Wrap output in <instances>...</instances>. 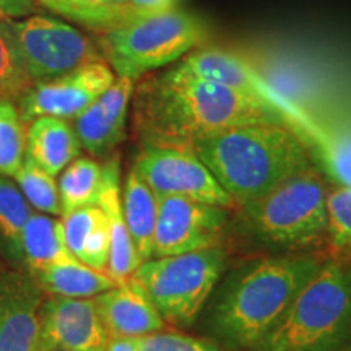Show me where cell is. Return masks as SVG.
Instances as JSON below:
<instances>
[{
    "label": "cell",
    "mask_w": 351,
    "mask_h": 351,
    "mask_svg": "<svg viewBox=\"0 0 351 351\" xmlns=\"http://www.w3.org/2000/svg\"><path fill=\"white\" fill-rule=\"evenodd\" d=\"M116 77L109 64L91 62L62 77L38 82L20 99V116L25 122L49 116L72 119L112 85Z\"/></svg>",
    "instance_id": "12"
},
{
    "label": "cell",
    "mask_w": 351,
    "mask_h": 351,
    "mask_svg": "<svg viewBox=\"0 0 351 351\" xmlns=\"http://www.w3.org/2000/svg\"><path fill=\"white\" fill-rule=\"evenodd\" d=\"M57 13L101 33L130 20L125 0H57Z\"/></svg>",
    "instance_id": "25"
},
{
    "label": "cell",
    "mask_w": 351,
    "mask_h": 351,
    "mask_svg": "<svg viewBox=\"0 0 351 351\" xmlns=\"http://www.w3.org/2000/svg\"><path fill=\"white\" fill-rule=\"evenodd\" d=\"M21 261L33 274L57 263L77 261L65 244L62 221L46 213H33L21 232Z\"/></svg>",
    "instance_id": "20"
},
{
    "label": "cell",
    "mask_w": 351,
    "mask_h": 351,
    "mask_svg": "<svg viewBox=\"0 0 351 351\" xmlns=\"http://www.w3.org/2000/svg\"><path fill=\"white\" fill-rule=\"evenodd\" d=\"M15 179L21 194L32 207L46 215H60L59 187L54 176L47 174L26 158L15 174Z\"/></svg>",
    "instance_id": "28"
},
{
    "label": "cell",
    "mask_w": 351,
    "mask_h": 351,
    "mask_svg": "<svg viewBox=\"0 0 351 351\" xmlns=\"http://www.w3.org/2000/svg\"><path fill=\"white\" fill-rule=\"evenodd\" d=\"M108 341L93 298L43 302L38 351H104Z\"/></svg>",
    "instance_id": "13"
},
{
    "label": "cell",
    "mask_w": 351,
    "mask_h": 351,
    "mask_svg": "<svg viewBox=\"0 0 351 351\" xmlns=\"http://www.w3.org/2000/svg\"><path fill=\"white\" fill-rule=\"evenodd\" d=\"M32 215V205L20 187L7 176H0V239L13 261H21V232Z\"/></svg>",
    "instance_id": "23"
},
{
    "label": "cell",
    "mask_w": 351,
    "mask_h": 351,
    "mask_svg": "<svg viewBox=\"0 0 351 351\" xmlns=\"http://www.w3.org/2000/svg\"><path fill=\"white\" fill-rule=\"evenodd\" d=\"M103 186V166L90 158H77L60 176L59 199L60 217L73 210L98 204Z\"/></svg>",
    "instance_id": "22"
},
{
    "label": "cell",
    "mask_w": 351,
    "mask_h": 351,
    "mask_svg": "<svg viewBox=\"0 0 351 351\" xmlns=\"http://www.w3.org/2000/svg\"><path fill=\"white\" fill-rule=\"evenodd\" d=\"M226 251L221 245L145 261L130 276L166 324L191 326L225 275Z\"/></svg>",
    "instance_id": "7"
},
{
    "label": "cell",
    "mask_w": 351,
    "mask_h": 351,
    "mask_svg": "<svg viewBox=\"0 0 351 351\" xmlns=\"http://www.w3.org/2000/svg\"><path fill=\"white\" fill-rule=\"evenodd\" d=\"M36 10L34 0H0V16L3 19H23Z\"/></svg>",
    "instance_id": "33"
},
{
    "label": "cell",
    "mask_w": 351,
    "mask_h": 351,
    "mask_svg": "<svg viewBox=\"0 0 351 351\" xmlns=\"http://www.w3.org/2000/svg\"><path fill=\"white\" fill-rule=\"evenodd\" d=\"M137 351H226L213 340L197 339L181 332H153L135 339Z\"/></svg>",
    "instance_id": "30"
},
{
    "label": "cell",
    "mask_w": 351,
    "mask_h": 351,
    "mask_svg": "<svg viewBox=\"0 0 351 351\" xmlns=\"http://www.w3.org/2000/svg\"><path fill=\"white\" fill-rule=\"evenodd\" d=\"M8 25L21 62L34 83L104 60L90 38L65 21L33 15L23 20L8 19Z\"/></svg>",
    "instance_id": "9"
},
{
    "label": "cell",
    "mask_w": 351,
    "mask_h": 351,
    "mask_svg": "<svg viewBox=\"0 0 351 351\" xmlns=\"http://www.w3.org/2000/svg\"><path fill=\"white\" fill-rule=\"evenodd\" d=\"M228 221V208L187 197H158L153 257L217 247Z\"/></svg>",
    "instance_id": "10"
},
{
    "label": "cell",
    "mask_w": 351,
    "mask_h": 351,
    "mask_svg": "<svg viewBox=\"0 0 351 351\" xmlns=\"http://www.w3.org/2000/svg\"><path fill=\"white\" fill-rule=\"evenodd\" d=\"M104 351H137L135 339H109Z\"/></svg>",
    "instance_id": "34"
},
{
    "label": "cell",
    "mask_w": 351,
    "mask_h": 351,
    "mask_svg": "<svg viewBox=\"0 0 351 351\" xmlns=\"http://www.w3.org/2000/svg\"><path fill=\"white\" fill-rule=\"evenodd\" d=\"M134 169L156 197H187L228 210L236 205L197 155L192 142L148 138Z\"/></svg>",
    "instance_id": "8"
},
{
    "label": "cell",
    "mask_w": 351,
    "mask_h": 351,
    "mask_svg": "<svg viewBox=\"0 0 351 351\" xmlns=\"http://www.w3.org/2000/svg\"><path fill=\"white\" fill-rule=\"evenodd\" d=\"M60 221H62L64 228L65 244H67L70 254L78 261L83 251V245L91 236V232L101 223L106 221V215L98 205H90V207L73 210L69 215H64Z\"/></svg>",
    "instance_id": "29"
},
{
    "label": "cell",
    "mask_w": 351,
    "mask_h": 351,
    "mask_svg": "<svg viewBox=\"0 0 351 351\" xmlns=\"http://www.w3.org/2000/svg\"><path fill=\"white\" fill-rule=\"evenodd\" d=\"M93 300L109 339H138L163 330L166 326L156 307L132 280Z\"/></svg>",
    "instance_id": "16"
},
{
    "label": "cell",
    "mask_w": 351,
    "mask_h": 351,
    "mask_svg": "<svg viewBox=\"0 0 351 351\" xmlns=\"http://www.w3.org/2000/svg\"><path fill=\"white\" fill-rule=\"evenodd\" d=\"M33 278L41 289H46L51 295L72 298V300L96 298L101 293L117 287V283L108 274L86 267L78 261L57 263L34 271Z\"/></svg>",
    "instance_id": "21"
},
{
    "label": "cell",
    "mask_w": 351,
    "mask_h": 351,
    "mask_svg": "<svg viewBox=\"0 0 351 351\" xmlns=\"http://www.w3.org/2000/svg\"><path fill=\"white\" fill-rule=\"evenodd\" d=\"M173 70L179 75L200 78V80L231 88L241 95L261 101L267 106L274 108L275 111L282 112L298 130H313V125L309 124L306 116H302L300 109H296V106H293L288 99H285L278 91L274 90L256 70L251 69V65L243 62L230 52L213 49V47L197 49L184 56L181 64L176 65Z\"/></svg>",
    "instance_id": "11"
},
{
    "label": "cell",
    "mask_w": 351,
    "mask_h": 351,
    "mask_svg": "<svg viewBox=\"0 0 351 351\" xmlns=\"http://www.w3.org/2000/svg\"><path fill=\"white\" fill-rule=\"evenodd\" d=\"M122 212L140 262L150 261L156 230L158 197L134 168L129 171L124 182Z\"/></svg>",
    "instance_id": "19"
},
{
    "label": "cell",
    "mask_w": 351,
    "mask_h": 351,
    "mask_svg": "<svg viewBox=\"0 0 351 351\" xmlns=\"http://www.w3.org/2000/svg\"><path fill=\"white\" fill-rule=\"evenodd\" d=\"M327 258L320 251L274 254L221 276L208 306L207 327L215 341L226 351H251Z\"/></svg>",
    "instance_id": "1"
},
{
    "label": "cell",
    "mask_w": 351,
    "mask_h": 351,
    "mask_svg": "<svg viewBox=\"0 0 351 351\" xmlns=\"http://www.w3.org/2000/svg\"><path fill=\"white\" fill-rule=\"evenodd\" d=\"M23 119L12 101H0V176L15 178L25 161Z\"/></svg>",
    "instance_id": "27"
},
{
    "label": "cell",
    "mask_w": 351,
    "mask_h": 351,
    "mask_svg": "<svg viewBox=\"0 0 351 351\" xmlns=\"http://www.w3.org/2000/svg\"><path fill=\"white\" fill-rule=\"evenodd\" d=\"M326 197L313 165L241 207L254 236L276 254L314 252L327 243Z\"/></svg>",
    "instance_id": "5"
},
{
    "label": "cell",
    "mask_w": 351,
    "mask_h": 351,
    "mask_svg": "<svg viewBox=\"0 0 351 351\" xmlns=\"http://www.w3.org/2000/svg\"><path fill=\"white\" fill-rule=\"evenodd\" d=\"M130 20L178 8V0H125Z\"/></svg>",
    "instance_id": "32"
},
{
    "label": "cell",
    "mask_w": 351,
    "mask_h": 351,
    "mask_svg": "<svg viewBox=\"0 0 351 351\" xmlns=\"http://www.w3.org/2000/svg\"><path fill=\"white\" fill-rule=\"evenodd\" d=\"M194 150L236 205L258 199L309 166L300 130L287 124H247L200 135Z\"/></svg>",
    "instance_id": "2"
},
{
    "label": "cell",
    "mask_w": 351,
    "mask_h": 351,
    "mask_svg": "<svg viewBox=\"0 0 351 351\" xmlns=\"http://www.w3.org/2000/svg\"><path fill=\"white\" fill-rule=\"evenodd\" d=\"M134 80L117 77L111 86L75 117V134L80 147L91 155L103 156L125 137L127 112Z\"/></svg>",
    "instance_id": "15"
},
{
    "label": "cell",
    "mask_w": 351,
    "mask_h": 351,
    "mask_svg": "<svg viewBox=\"0 0 351 351\" xmlns=\"http://www.w3.org/2000/svg\"><path fill=\"white\" fill-rule=\"evenodd\" d=\"M199 16L179 8L132 19L103 33L101 49L114 72L132 80L182 59L205 41Z\"/></svg>",
    "instance_id": "6"
},
{
    "label": "cell",
    "mask_w": 351,
    "mask_h": 351,
    "mask_svg": "<svg viewBox=\"0 0 351 351\" xmlns=\"http://www.w3.org/2000/svg\"><path fill=\"white\" fill-rule=\"evenodd\" d=\"M326 160L332 174L341 186L351 187V140H333L326 142Z\"/></svg>",
    "instance_id": "31"
},
{
    "label": "cell",
    "mask_w": 351,
    "mask_h": 351,
    "mask_svg": "<svg viewBox=\"0 0 351 351\" xmlns=\"http://www.w3.org/2000/svg\"><path fill=\"white\" fill-rule=\"evenodd\" d=\"M41 287L29 275H0V351H38Z\"/></svg>",
    "instance_id": "14"
},
{
    "label": "cell",
    "mask_w": 351,
    "mask_h": 351,
    "mask_svg": "<svg viewBox=\"0 0 351 351\" xmlns=\"http://www.w3.org/2000/svg\"><path fill=\"white\" fill-rule=\"evenodd\" d=\"M251 351H351V263L328 256Z\"/></svg>",
    "instance_id": "4"
},
{
    "label": "cell",
    "mask_w": 351,
    "mask_h": 351,
    "mask_svg": "<svg viewBox=\"0 0 351 351\" xmlns=\"http://www.w3.org/2000/svg\"><path fill=\"white\" fill-rule=\"evenodd\" d=\"M78 155L80 142L64 119L43 116L33 121L26 137V158L34 165L56 178Z\"/></svg>",
    "instance_id": "18"
},
{
    "label": "cell",
    "mask_w": 351,
    "mask_h": 351,
    "mask_svg": "<svg viewBox=\"0 0 351 351\" xmlns=\"http://www.w3.org/2000/svg\"><path fill=\"white\" fill-rule=\"evenodd\" d=\"M33 85L16 51L8 19L0 16V101L21 99Z\"/></svg>",
    "instance_id": "26"
},
{
    "label": "cell",
    "mask_w": 351,
    "mask_h": 351,
    "mask_svg": "<svg viewBox=\"0 0 351 351\" xmlns=\"http://www.w3.org/2000/svg\"><path fill=\"white\" fill-rule=\"evenodd\" d=\"M36 2H39L46 8H49L52 12H57V0H36Z\"/></svg>",
    "instance_id": "35"
},
{
    "label": "cell",
    "mask_w": 351,
    "mask_h": 351,
    "mask_svg": "<svg viewBox=\"0 0 351 351\" xmlns=\"http://www.w3.org/2000/svg\"><path fill=\"white\" fill-rule=\"evenodd\" d=\"M327 254L351 263V187L335 186L327 191Z\"/></svg>",
    "instance_id": "24"
},
{
    "label": "cell",
    "mask_w": 351,
    "mask_h": 351,
    "mask_svg": "<svg viewBox=\"0 0 351 351\" xmlns=\"http://www.w3.org/2000/svg\"><path fill=\"white\" fill-rule=\"evenodd\" d=\"M98 207L103 210L108 219L109 241V262L106 274L117 285L129 282L132 274L140 265L138 254L127 230L124 212H122V194H121V169L117 160L108 161L103 166V186L98 197Z\"/></svg>",
    "instance_id": "17"
},
{
    "label": "cell",
    "mask_w": 351,
    "mask_h": 351,
    "mask_svg": "<svg viewBox=\"0 0 351 351\" xmlns=\"http://www.w3.org/2000/svg\"><path fill=\"white\" fill-rule=\"evenodd\" d=\"M138 117L148 138L186 142L236 125L275 122L295 127L261 101L218 83L179 75L173 69L140 88Z\"/></svg>",
    "instance_id": "3"
}]
</instances>
